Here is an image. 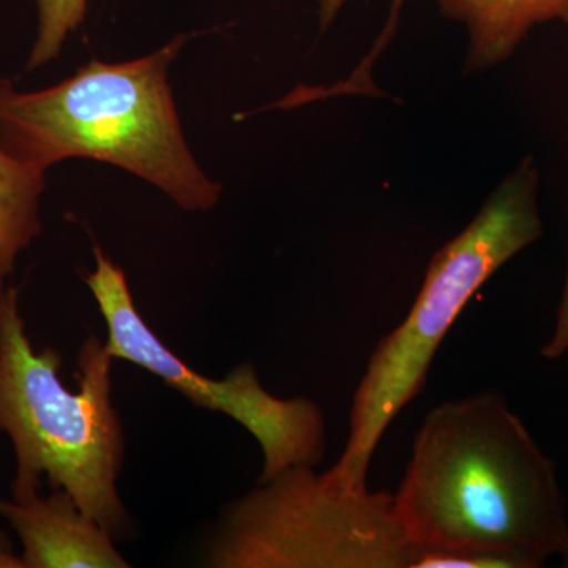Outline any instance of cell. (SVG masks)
<instances>
[{"mask_svg": "<svg viewBox=\"0 0 568 568\" xmlns=\"http://www.w3.org/2000/svg\"><path fill=\"white\" fill-rule=\"evenodd\" d=\"M0 568H24L21 555L14 551L10 537L2 530H0Z\"/></svg>", "mask_w": 568, "mask_h": 568, "instance_id": "4fadbf2b", "label": "cell"}, {"mask_svg": "<svg viewBox=\"0 0 568 568\" xmlns=\"http://www.w3.org/2000/svg\"><path fill=\"white\" fill-rule=\"evenodd\" d=\"M394 495L351 489L293 466L226 504L204 562L213 568H416Z\"/></svg>", "mask_w": 568, "mask_h": 568, "instance_id": "5b68a950", "label": "cell"}, {"mask_svg": "<svg viewBox=\"0 0 568 568\" xmlns=\"http://www.w3.org/2000/svg\"><path fill=\"white\" fill-rule=\"evenodd\" d=\"M444 17L469 32L466 67L478 71L507 61L536 26L568 28V0H435Z\"/></svg>", "mask_w": 568, "mask_h": 568, "instance_id": "ba28073f", "label": "cell"}, {"mask_svg": "<svg viewBox=\"0 0 568 568\" xmlns=\"http://www.w3.org/2000/svg\"><path fill=\"white\" fill-rule=\"evenodd\" d=\"M394 514L418 551L495 555L515 568L545 566L568 537L555 462L493 390L426 414Z\"/></svg>", "mask_w": 568, "mask_h": 568, "instance_id": "6da1fadb", "label": "cell"}, {"mask_svg": "<svg viewBox=\"0 0 568 568\" xmlns=\"http://www.w3.org/2000/svg\"><path fill=\"white\" fill-rule=\"evenodd\" d=\"M95 271L85 284L106 321V347L115 361L148 369L194 406L222 413L244 426L263 452L257 484L271 480L293 466H317L325 454L323 410L305 396L280 398L261 386L252 364L235 366L223 379L194 372L142 320L125 272L100 246L93 248Z\"/></svg>", "mask_w": 568, "mask_h": 568, "instance_id": "8992f818", "label": "cell"}, {"mask_svg": "<svg viewBox=\"0 0 568 568\" xmlns=\"http://www.w3.org/2000/svg\"><path fill=\"white\" fill-rule=\"evenodd\" d=\"M560 558H562V566L568 567V537L566 544H564L562 549L559 551Z\"/></svg>", "mask_w": 568, "mask_h": 568, "instance_id": "5bb4252c", "label": "cell"}, {"mask_svg": "<svg viewBox=\"0 0 568 568\" xmlns=\"http://www.w3.org/2000/svg\"><path fill=\"white\" fill-rule=\"evenodd\" d=\"M186 37L122 63L92 59L43 91L0 78V148L41 171L69 159L114 164L166 193L183 211H211L222 196L183 136L168 82Z\"/></svg>", "mask_w": 568, "mask_h": 568, "instance_id": "7a4b0ae2", "label": "cell"}, {"mask_svg": "<svg viewBox=\"0 0 568 568\" xmlns=\"http://www.w3.org/2000/svg\"><path fill=\"white\" fill-rule=\"evenodd\" d=\"M349 0H320V21L321 29L327 28L331 26V22L335 20L336 14L339 13V10L346 6ZM405 0H395L394 3V24L396 21V17H398L399 7Z\"/></svg>", "mask_w": 568, "mask_h": 568, "instance_id": "7c38bea8", "label": "cell"}, {"mask_svg": "<svg viewBox=\"0 0 568 568\" xmlns=\"http://www.w3.org/2000/svg\"><path fill=\"white\" fill-rule=\"evenodd\" d=\"M534 160L488 197L465 230L437 250L409 315L381 339L355 390L345 450L328 474L351 489L368 488L384 433L426 383L436 351L473 295L504 264L544 234Z\"/></svg>", "mask_w": 568, "mask_h": 568, "instance_id": "277c9868", "label": "cell"}, {"mask_svg": "<svg viewBox=\"0 0 568 568\" xmlns=\"http://www.w3.org/2000/svg\"><path fill=\"white\" fill-rule=\"evenodd\" d=\"M114 361L106 343L88 336L80 351V390H69L59 376V351H36L29 338L18 287L10 284L0 298V432L17 457L11 497L40 493L47 477L112 538H122L129 530L118 491L125 436L112 403Z\"/></svg>", "mask_w": 568, "mask_h": 568, "instance_id": "3957f363", "label": "cell"}, {"mask_svg": "<svg viewBox=\"0 0 568 568\" xmlns=\"http://www.w3.org/2000/svg\"><path fill=\"white\" fill-rule=\"evenodd\" d=\"M568 353V267L566 283H564L562 295L558 313H556L555 328L547 343L541 347V355L547 361H559Z\"/></svg>", "mask_w": 568, "mask_h": 568, "instance_id": "8fae6325", "label": "cell"}, {"mask_svg": "<svg viewBox=\"0 0 568 568\" xmlns=\"http://www.w3.org/2000/svg\"><path fill=\"white\" fill-rule=\"evenodd\" d=\"M0 517L21 541L24 568H129L114 538L65 489L0 499Z\"/></svg>", "mask_w": 568, "mask_h": 568, "instance_id": "52a82bcc", "label": "cell"}, {"mask_svg": "<svg viewBox=\"0 0 568 568\" xmlns=\"http://www.w3.org/2000/svg\"><path fill=\"white\" fill-rule=\"evenodd\" d=\"M39 33L26 70L33 71L54 61L70 32L77 31L88 10V0H37Z\"/></svg>", "mask_w": 568, "mask_h": 568, "instance_id": "30bf717a", "label": "cell"}, {"mask_svg": "<svg viewBox=\"0 0 568 568\" xmlns=\"http://www.w3.org/2000/svg\"><path fill=\"white\" fill-rule=\"evenodd\" d=\"M47 171L0 148V298L21 256L41 233L40 203Z\"/></svg>", "mask_w": 568, "mask_h": 568, "instance_id": "9c48e42d", "label": "cell"}]
</instances>
